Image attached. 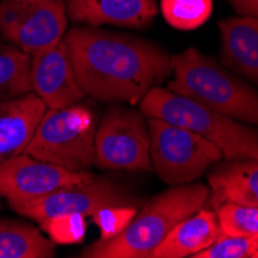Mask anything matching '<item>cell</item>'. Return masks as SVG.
<instances>
[{
  "label": "cell",
  "mask_w": 258,
  "mask_h": 258,
  "mask_svg": "<svg viewBox=\"0 0 258 258\" xmlns=\"http://www.w3.org/2000/svg\"><path fill=\"white\" fill-rule=\"evenodd\" d=\"M258 238L235 237L220 233L212 244H209L194 258H256Z\"/></svg>",
  "instance_id": "21"
},
{
  "label": "cell",
  "mask_w": 258,
  "mask_h": 258,
  "mask_svg": "<svg viewBox=\"0 0 258 258\" xmlns=\"http://www.w3.org/2000/svg\"><path fill=\"white\" fill-rule=\"evenodd\" d=\"M96 130V114L88 104L46 108L25 153L68 170L85 172L95 166Z\"/></svg>",
  "instance_id": "5"
},
{
  "label": "cell",
  "mask_w": 258,
  "mask_h": 258,
  "mask_svg": "<svg viewBox=\"0 0 258 258\" xmlns=\"http://www.w3.org/2000/svg\"><path fill=\"white\" fill-rule=\"evenodd\" d=\"M256 258H258V247H256Z\"/></svg>",
  "instance_id": "25"
},
{
  "label": "cell",
  "mask_w": 258,
  "mask_h": 258,
  "mask_svg": "<svg viewBox=\"0 0 258 258\" xmlns=\"http://www.w3.org/2000/svg\"><path fill=\"white\" fill-rule=\"evenodd\" d=\"M70 19L90 27L146 28L158 14L156 0H67Z\"/></svg>",
  "instance_id": "12"
},
{
  "label": "cell",
  "mask_w": 258,
  "mask_h": 258,
  "mask_svg": "<svg viewBox=\"0 0 258 258\" xmlns=\"http://www.w3.org/2000/svg\"><path fill=\"white\" fill-rule=\"evenodd\" d=\"M54 243L72 244L81 243L85 238L87 220L82 215H62L39 223Z\"/></svg>",
  "instance_id": "22"
},
{
  "label": "cell",
  "mask_w": 258,
  "mask_h": 258,
  "mask_svg": "<svg viewBox=\"0 0 258 258\" xmlns=\"http://www.w3.org/2000/svg\"><path fill=\"white\" fill-rule=\"evenodd\" d=\"M218 28L223 65L258 88V17H227Z\"/></svg>",
  "instance_id": "13"
},
{
  "label": "cell",
  "mask_w": 258,
  "mask_h": 258,
  "mask_svg": "<svg viewBox=\"0 0 258 258\" xmlns=\"http://www.w3.org/2000/svg\"><path fill=\"white\" fill-rule=\"evenodd\" d=\"M206 184H179L153 197L130 224L116 237L91 243L84 258H150L153 249L184 218L198 212L209 201Z\"/></svg>",
  "instance_id": "2"
},
{
  "label": "cell",
  "mask_w": 258,
  "mask_h": 258,
  "mask_svg": "<svg viewBox=\"0 0 258 258\" xmlns=\"http://www.w3.org/2000/svg\"><path fill=\"white\" fill-rule=\"evenodd\" d=\"M93 176L90 170L73 172L23 152L0 164V197L8 204L37 200L63 187L87 182Z\"/></svg>",
  "instance_id": "10"
},
{
  "label": "cell",
  "mask_w": 258,
  "mask_h": 258,
  "mask_svg": "<svg viewBox=\"0 0 258 258\" xmlns=\"http://www.w3.org/2000/svg\"><path fill=\"white\" fill-rule=\"evenodd\" d=\"M30 78L31 91L45 102L46 108L70 107L85 98L63 39L31 54Z\"/></svg>",
  "instance_id": "11"
},
{
  "label": "cell",
  "mask_w": 258,
  "mask_h": 258,
  "mask_svg": "<svg viewBox=\"0 0 258 258\" xmlns=\"http://www.w3.org/2000/svg\"><path fill=\"white\" fill-rule=\"evenodd\" d=\"M215 214L221 233L258 238V206L223 203L215 207Z\"/></svg>",
  "instance_id": "20"
},
{
  "label": "cell",
  "mask_w": 258,
  "mask_h": 258,
  "mask_svg": "<svg viewBox=\"0 0 258 258\" xmlns=\"http://www.w3.org/2000/svg\"><path fill=\"white\" fill-rule=\"evenodd\" d=\"M31 54L13 43H0V104L31 93Z\"/></svg>",
  "instance_id": "18"
},
{
  "label": "cell",
  "mask_w": 258,
  "mask_h": 258,
  "mask_svg": "<svg viewBox=\"0 0 258 258\" xmlns=\"http://www.w3.org/2000/svg\"><path fill=\"white\" fill-rule=\"evenodd\" d=\"M95 166L105 170H153L147 116L143 111L111 102L98 124Z\"/></svg>",
  "instance_id": "7"
},
{
  "label": "cell",
  "mask_w": 258,
  "mask_h": 258,
  "mask_svg": "<svg viewBox=\"0 0 258 258\" xmlns=\"http://www.w3.org/2000/svg\"><path fill=\"white\" fill-rule=\"evenodd\" d=\"M167 90L249 125H258V90L214 57L187 48L170 57Z\"/></svg>",
  "instance_id": "3"
},
{
  "label": "cell",
  "mask_w": 258,
  "mask_h": 258,
  "mask_svg": "<svg viewBox=\"0 0 258 258\" xmlns=\"http://www.w3.org/2000/svg\"><path fill=\"white\" fill-rule=\"evenodd\" d=\"M220 224L215 209H200L181 220L152 252L150 258H184L212 244L220 235Z\"/></svg>",
  "instance_id": "16"
},
{
  "label": "cell",
  "mask_w": 258,
  "mask_h": 258,
  "mask_svg": "<svg viewBox=\"0 0 258 258\" xmlns=\"http://www.w3.org/2000/svg\"><path fill=\"white\" fill-rule=\"evenodd\" d=\"M139 110L147 118H159L198 133L221 150L223 159H258V128L175 91L153 87L141 99Z\"/></svg>",
  "instance_id": "4"
},
{
  "label": "cell",
  "mask_w": 258,
  "mask_h": 258,
  "mask_svg": "<svg viewBox=\"0 0 258 258\" xmlns=\"http://www.w3.org/2000/svg\"><path fill=\"white\" fill-rule=\"evenodd\" d=\"M138 214V206H107L91 215L101 230V238H113L121 233Z\"/></svg>",
  "instance_id": "23"
},
{
  "label": "cell",
  "mask_w": 258,
  "mask_h": 258,
  "mask_svg": "<svg viewBox=\"0 0 258 258\" xmlns=\"http://www.w3.org/2000/svg\"><path fill=\"white\" fill-rule=\"evenodd\" d=\"M240 16L258 17V0H227Z\"/></svg>",
  "instance_id": "24"
},
{
  "label": "cell",
  "mask_w": 258,
  "mask_h": 258,
  "mask_svg": "<svg viewBox=\"0 0 258 258\" xmlns=\"http://www.w3.org/2000/svg\"><path fill=\"white\" fill-rule=\"evenodd\" d=\"M56 243L20 220L0 218V258H53Z\"/></svg>",
  "instance_id": "17"
},
{
  "label": "cell",
  "mask_w": 258,
  "mask_h": 258,
  "mask_svg": "<svg viewBox=\"0 0 258 258\" xmlns=\"http://www.w3.org/2000/svg\"><path fill=\"white\" fill-rule=\"evenodd\" d=\"M0 33L28 54L48 48L67 33V4L60 0H0Z\"/></svg>",
  "instance_id": "8"
},
{
  "label": "cell",
  "mask_w": 258,
  "mask_h": 258,
  "mask_svg": "<svg viewBox=\"0 0 258 258\" xmlns=\"http://www.w3.org/2000/svg\"><path fill=\"white\" fill-rule=\"evenodd\" d=\"M45 111V102L33 91L0 104V164L25 152Z\"/></svg>",
  "instance_id": "14"
},
{
  "label": "cell",
  "mask_w": 258,
  "mask_h": 258,
  "mask_svg": "<svg viewBox=\"0 0 258 258\" xmlns=\"http://www.w3.org/2000/svg\"><path fill=\"white\" fill-rule=\"evenodd\" d=\"M214 0H161V13L170 27L181 31L200 28L210 19Z\"/></svg>",
  "instance_id": "19"
},
{
  "label": "cell",
  "mask_w": 258,
  "mask_h": 258,
  "mask_svg": "<svg viewBox=\"0 0 258 258\" xmlns=\"http://www.w3.org/2000/svg\"><path fill=\"white\" fill-rule=\"evenodd\" d=\"M153 170L166 184H189L223 159L221 150L200 136L159 118H147Z\"/></svg>",
  "instance_id": "6"
},
{
  "label": "cell",
  "mask_w": 258,
  "mask_h": 258,
  "mask_svg": "<svg viewBox=\"0 0 258 258\" xmlns=\"http://www.w3.org/2000/svg\"><path fill=\"white\" fill-rule=\"evenodd\" d=\"M85 96L101 102L136 104L172 75L166 50L141 37L76 27L63 36Z\"/></svg>",
  "instance_id": "1"
},
{
  "label": "cell",
  "mask_w": 258,
  "mask_h": 258,
  "mask_svg": "<svg viewBox=\"0 0 258 258\" xmlns=\"http://www.w3.org/2000/svg\"><path fill=\"white\" fill-rule=\"evenodd\" d=\"M60 2H65V4H67V0H60Z\"/></svg>",
  "instance_id": "26"
},
{
  "label": "cell",
  "mask_w": 258,
  "mask_h": 258,
  "mask_svg": "<svg viewBox=\"0 0 258 258\" xmlns=\"http://www.w3.org/2000/svg\"><path fill=\"white\" fill-rule=\"evenodd\" d=\"M139 203L113 179L95 175L87 182L63 187L37 200L10 203V207L16 214L40 223L62 215L87 218L107 206H138Z\"/></svg>",
  "instance_id": "9"
},
{
  "label": "cell",
  "mask_w": 258,
  "mask_h": 258,
  "mask_svg": "<svg viewBox=\"0 0 258 258\" xmlns=\"http://www.w3.org/2000/svg\"><path fill=\"white\" fill-rule=\"evenodd\" d=\"M207 175L209 201L258 206V159H221Z\"/></svg>",
  "instance_id": "15"
}]
</instances>
